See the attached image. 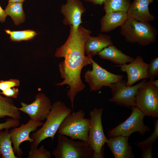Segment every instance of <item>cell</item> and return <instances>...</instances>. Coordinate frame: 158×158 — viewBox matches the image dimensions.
<instances>
[{"instance_id":"9","label":"cell","mask_w":158,"mask_h":158,"mask_svg":"<svg viewBox=\"0 0 158 158\" xmlns=\"http://www.w3.org/2000/svg\"><path fill=\"white\" fill-rule=\"evenodd\" d=\"M92 70H87L85 72V81L89 85L90 91H96L100 90L103 86H111L112 84L122 80L121 75L112 73L104 69L92 61Z\"/></svg>"},{"instance_id":"25","label":"cell","mask_w":158,"mask_h":158,"mask_svg":"<svg viewBox=\"0 0 158 158\" xmlns=\"http://www.w3.org/2000/svg\"><path fill=\"white\" fill-rule=\"evenodd\" d=\"M154 126V131L147 138L137 143V147L142 149L145 147L153 145L156 141L158 137V120H154L153 121Z\"/></svg>"},{"instance_id":"23","label":"cell","mask_w":158,"mask_h":158,"mask_svg":"<svg viewBox=\"0 0 158 158\" xmlns=\"http://www.w3.org/2000/svg\"><path fill=\"white\" fill-rule=\"evenodd\" d=\"M103 4L106 13L114 11L127 12L131 4L130 0H105Z\"/></svg>"},{"instance_id":"37","label":"cell","mask_w":158,"mask_h":158,"mask_svg":"<svg viewBox=\"0 0 158 158\" xmlns=\"http://www.w3.org/2000/svg\"></svg>"},{"instance_id":"24","label":"cell","mask_w":158,"mask_h":158,"mask_svg":"<svg viewBox=\"0 0 158 158\" xmlns=\"http://www.w3.org/2000/svg\"><path fill=\"white\" fill-rule=\"evenodd\" d=\"M6 33L10 35L9 39L13 42L27 41L32 39L38 34L33 30H27L22 31H11L5 30Z\"/></svg>"},{"instance_id":"30","label":"cell","mask_w":158,"mask_h":158,"mask_svg":"<svg viewBox=\"0 0 158 158\" xmlns=\"http://www.w3.org/2000/svg\"><path fill=\"white\" fill-rule=\"evenodd\" d=\"M1 93V94L4 95L6 97L16 98L18 95V89L17 88L13 87L12 88H10L2 91Z\"/></svg>"},{"instance_id":"36","label":"cell","mask_w":158,"mask_h":158,"mask_svg":"<svg viewBox=\"0 0 158 158\" xmlns=\"http://www.w3.org/2000/svg\"><path fill=\"white\" fill-rule=\"evenodd\" d=\"M1 154L0 153V157H1Z\"/></svg>"},{"instance_id":"12","label":"cell","mask_w":158,"mask_h":158,"mask_svg":"<svg viewBox=\"0 0 158 158\" xmlns=\"http://www.w3.org/2000/svg\"><path fill=\"white\" fill-rule=\"evenodd\" d=\"M44 123L30 119L26 124H22L20 127L14 128L9 131L13 151L18 158H20L23 153L20 147V144L25 141H28L31 143L33 142L34 140L30 138V133L36 131L38 127L42 126Z\"/></svg>"},{"instance_id":"10","label":"cell","mask_w":158,"mask_h":158,"mask_svg":"<svg viewBox=\"0 0 158 158\" xmlns=\"http://www.w3.org/2000/svg\"><path fill=\"white\" fill-rule=\"evenodd\" d=\"M144 79L133 86H127L125 80H122L112 84L111 89L112 97L110 102L127 107H135V97L139 88L146 81Z\"/></svg>"},{"instance_id":"14","label":"cell","mask_w":158,"mask_h":158,"mask_svg":"<svg viewBox=\"0 0 158 158\" xmlns=\"http://www.w3.org/2000/svg\"><path fill=\"white\" fill-rule=\"evenodd\" d=\"M66 3L61 5V12L64 16L63 20L65 25H69L76 32L82 23L81 17L86 9L80 0H66Z\"/></svg>"},{"instance_id":"35","label":"cell","mask_w":158,"mask_h":158,"mask_svg":"<svg viewBox=\"0 0 158 158\" xmlns=\"http://www.w3.org/2000/svg\"><path fill=\"white\" fill-rule=\"evenodd\" d=\"M151 80V79H150ZM153 84L156 86L158 87V80H151Z\"/></svg>"},{"instance_id":"1","label":"cell","mask_w":158,"mask_h":158,"mask_svg":"<svg viewBox=\"0 0 158 158\" xmlns=\"http://www.w3.org/2000/svg\"><path fill=\"white\" fill-rule=\"evenodd\" d=\"M65 43L56 49L55 56L64 59L59 65L61 77L64 80L56 85L69 86L67 95L73 108L75 96L85 87L81 78L82 69L89 64L92 65L93 60L85 56V43L92 31L80 25L76 32L71 28Z\"/></svg>"},{"instance_id":"29","label":"cell","mask_w":158,"mask_h":158,"mask_svg":"<svg viewBox=\"0 0 158 158\" xmlns=\"http://www.w3.org/2000/svg\"><path fill=\"white\" fill-rule=\"evenodd\" d=\"M19 81L17 79H11L7 80L0 81V90L2 91L8 89L18 86Z\"/></svg>"},{"instance_id":"16","label":"cell","mask_w":158,"mask_h":158,"mask_svg":"<svg viewBox=\"0 0 158 158\" xmlns=\"http://www.w3.org/2000/svg\"><path fill=\"white\" fill-rule=\"evenodd\" d=\"M153 0H134L127 12L128 18L137 20L149 23L154 17L149 12V5Z\"/></svg>"},{"instance_id":"31","label":"cell","mask_w":158,"mask_h":158,"mask_svg":"<svg viewBox=\"0 0 158 158\" xmlns=\"http://www.w3.org/2000/svg\"><path fill=\"white\" fill-rule=\"evenodd\" d=\"M153 145H150L141 149L142 158H152Z\"/></svg>"},{"instance_id":"32","label":"cell","mask_w":158,"mask_h":158,"mask_svg":"<svg viewBox=\"0 0 158 158\" xmlns=\"http://www.w3.org/2000/svg\"><path fill=\"white\" fill-rule=\"evenodd\" d=\"M7 16L5 10L3 9L0 5V22L1 23L4 22Z\"/></svg>"},{"instance_id":"22","label":"cell","mask_w":158,"mask_h":158,"mask_svg":"<svg viewBox=\"0 0 158 158\" xmlns=\"http://www.w3.org/2000/svg\"><path fill=\"white\" fill-rule=\"evenodd\" d=\"M8 129L0 131V153L3 158H18L15 155L12 146Z\"/></svg>"},{"instance_id":"5","label":"cell","mask_w":158,"mask_h":158,"mask_svg":"<svg viewBox=\"0 0 158 158\" xmlns=\"http://www.w3.org/2000/svg\"><path fill=\"white\" fill-rule=\"evenodd\" d=\"M85 115L82 109L69 114L62 121L57 133L88 142L90 118H85Z\"/></svg>"},{"instance_id":"19","label":"cell","mask_w":158,"mask_h":158,"mask_svg":"<svg viewBox=\"0 0 158 158\" xmlns=\"http://www.w3.org/2000/svg\"><path fill=\"white\" fill-rule=\"evenodd\" d=\"M98 55L100 58L107 60L118 65L130 63L135 59L125 54L113 44L104 48Z\"/></svg>"},{"instance_id":"15","label":"cell","mask_w":158,"mask_h":158,"mask_svg":"<svg viewBox=\"0 0 158 158\" xmlns=\"http://www.w3.org/2000/svg\"><path fill=\"white\" fill-rule=\"evenodd\" d=\"M129 137L119 135L108 138L106 143L115 158H134Z\"/></svg>"},{"instance_id":"18","label":"cell","mask_w":158,"mask_h":158,"mask_svg":"<svg viewBox=\"0 0 158 158\" xmlns=\"http://www.w3.org/2000/svg\"><path fill=\"white\" fill-rule=\"evenodd\" d=\"M112 44L113 42L109 36L101 34L95 37L90 36L85 44V53L92 58L98 55L104 48Z\"/></svg>"},{"instance_id":"20","label":"cell","mask_w":158,"mask_h":158,"mask_svg":"<svg viewBox=\"0 0 158 158\" xmlns=\"http://www.w3.org/2000/svg\"><path fill=\"white\" fill-rule=\"evenodd\" d=\"M1 94L0 92V118L7 116L18 120L21 119V113L12 99L3 97Z\"/></svg>"},{"instance_id":"27","label":"cell","mask_w":158,"mask_h":158,"mask_svg":"<svg viewBox=\"0 0 158 158\" xmlns=\"http://www.w3.org/2000/svg\"><path fill=\"white\" fill-rule=\"evenodd\" d=\"M147 72L151 80L154 79L158 75V57H156L150 61Z\"/></svg>"},{"instance_id":"26","label":"cell","mask_w":158,"mask_h":158,"mask_svg":"<svg viewBox=\"0 0 158 158\" xmlns=\"http://www.w3.org/2000/svg\"><path fill=\"white\" fill-rule=\"evenodd\" d=\"M27 158H51L50 152L47 150L42 145L39 148L30 149Z\"/></svg>"},{"instance_id":"6","label":"cell","mask_w":158,"mask_h":158,"mask_svg":"<svg viewBox=\"0 0 158 158\" xmlns=\"http://www.w3.org/2000/svg\"><path fill=\"white\" fill-rule=\"evenodd\" d=\"M103 109L95 107L89 112L88 143L94 152L93 158H104L103 147L108 138L104 134L102 116Z\"/></svg>"},{"instance_id":"33","label":"cell","mask_w":158,"mask_h":158,"mask_svg":"<svg viewBox=\"0 0 158 158\" xmlns=\"http://www.w3.org/2000/svg\"><path fill=\"white\" fill-rule=\"evenodd\" d=\"M86 1L92 3L96 5H101L104 3L105 0H84Z\"/></svg>"},{"instance_id":"13","label":"cell","mask_w":158,"mask_h":158,"mask_svg":"<svg viewBox=\"0 0 158 158\" xmlns=\"http://www.w3.org/2000/svg\"><path fill=\"white\" fill-rule=\"evenodd\" d=\"M149 66L150 64L145 62L143 58L139 55L129 64L117 65L116 66L120 67L121 71L126 73L127 80L126 85L130 86L141 80L150 78L147 72Z\"/></svg>"},{"instance_id":"3","label":"cell","mask_w":158,"mask_h":158,"mask_svg":"<svg viewBox=\"0 0 158 158\" xmlns=\"http://www.w3.org/2000/svg\"><path fill=\"white\" fill-rule=\"evenodd\" d=\"M121 33L127 42L141 46L154 43L157 34L156 29L149 23L128 17L121 26Z\"/></svg>"},{"instance_id":"21","label":"cell","mask_w":158,"mask_h":158,"mask_svg":"<svg viewBox=\"0 0 158 158\" xmlns=\"http://www.w3.org/2000/svg\"><path fill=\"white\" fill-rule=\"evenodd\" d=\"M23 2H8L5 11L10 16L15 25H18L23 23L25 16L23 8Z\"/></svg>"},{"instance_id":"8","label":"cell","mask_w":158,"mask_h":158,"mask_svg":"<svg viewBox=\"0 0 158 158\" xmlns=\"http://www.w3.org/2000/svg\"><path fill=\"white\" fill-rule=\"evenodd\" d=\"M132 113L125 121L109 129L107 132L109 138L121 135L129 137L134 132H138L142 135L151 130L149 126L145 124L143 119L145 115L136 107H131Z\"/></svg>"},{"instance_id":"4","label":"cell","mask_w":158,"mask_h":158,"mask_svg":"<svg viewBox=\"0 0 158 158\" xmlns=\"http://www.w3.org/2000/svg\"><path fill=\"white\" fill-rule=\"evenodd\" d=\"M57 142L52 152L55 158H93L94 152L87 142L57 134Z\"/></svg>"},{"instance_id":"7","label":"cell","mask_w":158,"mask_h":158,"mask_svg":"<svg viewBox=\"0 0 158 158\" xmlns=\"http://www.w3.org/2000/svg\"><path fill=\"white\" fill-rule=\"evenodd\" d=\"M135 107L145 116L158 117V87L151 80L145 82L138 89L135 97Z\"/></svg>"},{"instance_id":"11","label":"cell","mask_w":158,"mask_h":158,"mask_svg":"<svg viewBox=\"0 0 158 158\" xmlns=\"http://www.w3.org/2000/svg\"><path fill=\"white\" fill-rule=\"evenodd\" d=\"M18 109L27 114L30 119L42 121L46 118L52 106L51 101L43 93H37L34 101L29 104L21 102Z\"/></svg>"},{"instance_id":"2","label":"cell","mask_w":158,"mask_h":158,"mask_svg":"<svg viewBox=\"0 0 158 158\" xmlns=\"http://www.w3.org/2000/svg\"><path fill=\"white\" fill-rule=\"evenodd\" d=\"M71 111V109L60 101L52 104L45 122L40 129L30 136L34 140L30 145V149L37 148L40 142L47 138H51L53 140L62 121Z\"/></svg>"},{"instance_id":"34","label":"cell","mask_w":158,"mask_h":158,"mask_svg":"<svg viewBox=\"0 0 158 158\" xmlns=\"http://www.w3.org/2000/svg\"><path fill=\"white\" fill-rule=\"evenodd\" d=\"M25 0H8V2H23Z\"/></svg>"},{"instance_id":"28","label":"cell","mask_w":158,"mask_h":158,"mask_svg":"<svg viewBox=\"0 0 158 158\" xmlns=\"http://www.w3.org/2000/svg\"><path fill=\"white\" fill-rule=\"evenodd\" d=\"M20 122L18 119L12 118H8L5 122L0 123V131L3 129H9L11 128L17 127L19 126Z\"/></svg>"},{"instance_id":"17","label":"cell","mask_w":158,"mask_h":158,"mask_svg":"<svg viewBox=\"0 0 158 158\" xmlns=\"http://www.w3.org/2000/svg\"><path fill=\"white\" fill-rule=\"evenodd\" d=\"M128 18L127 12L114 11L106 13L100 20V32H107L121 26Z\"/></svg>"}]
</instances>
